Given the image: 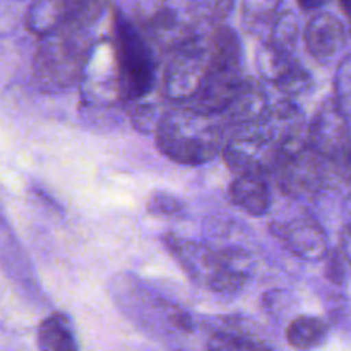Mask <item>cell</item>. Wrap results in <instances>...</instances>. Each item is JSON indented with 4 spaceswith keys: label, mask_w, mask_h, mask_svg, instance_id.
<instances>
[{
    "label": "cell",
    "mask_w": 351,
    "mask_h": 351,
    "mask_svg": "<svg viewBox=\"0 0 351 351\" xmlns=\"http://www.w3.org/2000/svg\"><path fill=\"white\" fill-rule=\"evenodd\" d=\"M110 295L119 312L149 338L182 346L197 332L199 322L184 305L161 295L134 274L113 276Z\"/></svg>",
    "instance_id": "1"
},
{
    "label": "cell",
    "mask_w": 351,
    "mask_h": 351,
    "mask_svg": "<svg viewBox=\"0 0 351 351\" xmlns=\"http://www.w3.org/2000/svg\"><path fill=\"white\" fill-rule=\"evenodd\" d=\"M161 242L189 280L213 293H240L252 280L254 259L242 247L216 249L177 233H167Z\"/></svg>",
    "instance_id": "2"
},
{
    "label": "cell",
    "mask_w": 351,
    "mask_h": 351,
    "mask_svg": "<svg viewBox=\"0 0 351 351\" xmlns=\"http://www.w3.org/2000/svg\"><path fill=\"white\" fill-rule=\"evenodd\" d=\"M161 154L185 167H201L221 154L225 123L221 117L178 103L165 110L154 127Z\"/></svg>",
    "instance_id": "3"
},
{
    "label": "cell",
    "mask_w": 351,
    "mask_h": 351,
    "mask_svg": "<svg viewBox=\"0 0 351 351\" xmlns=\"http://www.w3.org/2000/svg\"><path fill=\"white\" fill-rule=\"evenodd\" d=\"M95 41V27L77 24L40 36L33 57V77L40 91L62 93L77 86Z\"/></svg>",
    "instance_id": "4"
},
{
    "label": "cell",
    "mask_w": 351,
    "mask_h": 351,
    "mask_svg": "<svg viewBox=\"0 0 351 351\" xmlns=\"http://www.w3.org/2000/svg\"><path fill=\"white\" fill-rule=\"evenodd\" d=\"M110 40L119 74L122 105L146 98L158 79L156 48L139 24L119 9H113Z\"/></svg>",
    "instance_id": "5"
},
{
    "label": "cell",
    "mask_w": 351,
    "mask_h": 351,
    "mask_svg": "<svg viewBox=\"0 0 351 351\" xmlns=\"http://www.w3.org/2000/svg\"><path fill=\"white\" fill-rule=\"evenodd\" d=\"M226 167L235 173H257L269 177L285 156L281 144L266 120L247 125L225 127L221 146Z\"/></svg>",
    "instance_id": "6"
},
{
    "label": "cell",
    "mask_w": 351,
    "mask_h": 351,
    "mask_svg": "<svg viewBox=\"0 0 351 351\" xmlns=\"http://www.w3.org/2000/svg\"><path fill=\"white\" fill-rule=\"evenodd\" d=\"M307 146L346 184L351 180L350 117L328 98L307 123Z\"/></svg>",
    "instance_id": "7"
},
{
    "label": "cell",
    "mask_w": 351,
    "mask_h": 351,
    "mask_svg": "<svg viewBox=\"0 0 351 351\" xmlns=\"http://www.w3.org/2000/svg\"><path fill=\"white\" fill-rule=\"evenodd\" d=\"M208 31L209 27L197 31L170 53L161 79L163 95L170 101L187 103L201 88L209 67Z\"/></svg>",
    "instance_id": "8"
},
{
    "label": "cell",
    "mask_w": 351,
    "mask_h": 351,
    "mask_svg": "<svg viewBox=\"0 0 351 351\" xmlns=\"http://www.w3.org/2000/svg\"><path fill=\"white\" fill-rule=\"evenodd\" d=\"M273 177L281 194L291 199H312L343 184L307 144L293 153L285 154Z\"/></svg>",
    "instance_id": "9"
},
{
    "label": "cell",
    "mask_w": 351,
    "mask_h": 351,
    "mask_svg": "<svg viewBox=\"0 0 351 351\" xmlns=\"http://www.w3.org/2000/svg\"><path fill=\"white\" fill-rule=\"evenodd\" d=\"M77 86L81 89V98L84 105H122L119 74H117L115 57H113L110 36L99 38V40L96 38Z\"/></svg>",
    "instance_id": "10"
},
{
    "label": "cell",
    "mask_w": 351,
    "mask_h": 351,
    "mask_svg": "<svg viewBox=\"0 0 351 351\" xmlns=\"http://www.w3.org/2000/svg\"><path fill=\"white\" fill-rule=\"evenodd\" d=\"M271 233L285 245V249L307 263L324 261L329 252L328 235L321 223L312 215H298L287 219H274Z\"/></svg>",
    "instance_id": "11"
},
{
    "label": "cell",
    "mask_w": 351,
    "mask_h": 351,
    "mask_svg": "<svg viewBox=\"0 0 351 351\" xmlns=\"http://www.w3.org/2000/svg\"><path fill=\"white\" fill-rule=\"evenodd\" d=\"M348 31L338 16L317 10L304 29V43L317 64L328 65L338 58L346 45Z\"/></svg>",
    "instance_id": "12"
},
{
    "label": "cell",
    "mask_w": 351,
    "mask_h": 351,
    "mask_svg": "<svg viewBox=\"0 0 351 351\" xmlns=\"http://www.w3.org/2000/svg\"><path fill=\"white\" fill-rule=\"evenodd\" d=\"M208 331L206 348L213 351H243V350H271L273 345L261 338L257 329L243 317L223 315L215 317L211 324H206Z\"/></svg>",
    "instance_id": "13"
},
{
    "label": "cell",
    "mask_w": 351,
    "mask_h": 351,
    "mask_svg": "<svg viewBox=\"0 0 351 351\" xmlns=\"http://www.w3.org/2000/svg\"><path fill=\"white\" fill-rule=\"evenodd\" d=\"M269 106L271 98L266 88L257 79L245 75L219 117L225 127L247 125L261 122L269 112Z\"/></svg>",
    "instance_id": "14"
},
{
    "label": "cell",
    "mask_w": 351,
    "mask_h": 351,
    "mask_svg": "<svg viewBox=\"0 0 351 351\" xmlns=\"http://www.w3.org/2000/svg\"><path fill=\"white\" fill-rule=\"evenodd\" d=\"M228 195L235 208L254 218L267 215L273 206V191L264 175L237 173L230 184Z\"/></svg>",
    "instance_id": "15"
},
{
    "label": "cell",
    "mask_w": 351,
    "mask_h": 351,
    "mask_svg": "<svg viewBox=\"0 0 351 351\" xmlns=\"http://www.w3.org/2000/svg\"><path fill=\"white\" fill-rule=\"evenodd\" d=\"M36 343L38 348L43 351H75L79 348L74 326L64 312H53L40 322Z\"/></svg>",
    "instance_id": "16"
},
{
    "label": "cell",
    "mask_w": 351,
    "mask_h": 351,
    "mask_svg": "<svg viewBox=\"0 0 351 351\" xmlns=\"http://www.w3.org/2000/svg\"><path fill=\"white\" fill-rule=\"evenodd\" d=\"M328 335V322L315 315H298L287 328V341L295 350L319 348L324 345Z\"/></svg>",
    "instance_id": "17"
},
{
    "label": "cell",
    "mask_w": 351,
    "mask_h": 351,
    "mask_svg": "<svg viewBox=\"0 0 351 351\" xmlns=\"http://www.w3.org/2000/svg\"><path fill=\"white\" fill-rule=\"evenodd\" d=\"M297 62L298 58L295 57V51L281 50L267 40L263 41L256 51V67L264 81L276 82Z\"/></svg>",
    "instance_id": "18"
},
{
    "label": "cell",
    "mask_w": 351,
    "mask_h": 351,
    "mask_svg": "<svg viewBox=\"0 0 351 351\" xmlns=\"http://www.w3.org/2000/svg\"><path fill=\"white\" fill-rule=\"evenodd\" d=\"M283 0H243L242 26L249 34H263L280 14Z\"/></svg>",
    "instance_id": "19"
},
{
    "label": "cell",
    "mask_w": 351,
    "mask_h": 351,
    "mask_svg": "<svg viewBox=\"0 0 351 351\" xmlns=\"http://www.w3.org/2000/svg\"><path fill=\"white\" fill-rule=\"evenodd\" d=\"M26 27L36 36L50 33L64 24L60 0H34L26 14Z\"/></svg>",
    "instance_id": "20"
},
{
    "label": "cell",
    "mask_w": 351,
    "mask_h": 351,
    "mask_svg": "<svg viewBox=\"0 0 351 351\" xmlns=\"http://www.w3.org/2000/svg\"><path fill=\"white\" fill-rule=\"evenodd\" d=\"M274 88L278 89L280 98L290 99V101L300 103L302 99L307 98L315 88L314 77L311 72L300 64V60L287 72L281 75L276 82H273Z\"/></svg>",
    "instance_id": "21"
},
{
    "label": "cell",
    "mask_w": 351,
    "mask_h": 351,
    "mask_svg": "<svg viewBox=\"0 0 351 351\" xmlns=\"http://www.w3.org/2000/svg\"><path fill=\"white\" fill-rule=\"evenodd\" d=\"M64 24L95 27L106 12L108 0H60Z\"/></svg>",
    "instance_id": "22"
},
{
    "label": "cell",
    "mask_w": 351,
    "mask_h": 351,
    "mask_svg": "<svg viewBox=\"0 0 351 351\" xmlns=\"http://www.w3.org/2000/svg\"><path fill=\"white\" fill-rule=\"evenodd\" d=\"M235 0H189L187 12L202 27L223 24L232 14Z\"/></svg>",
    "instance_id": "23"
},
{
    "label": "cell",
    "mask_w": 351,
    "mask_h": 351,
    "mask_svg": "<svg viewBox=\"0 0 351 351\" xmlns=\"http://www.w3.org/2000/svg\"><path fill=\"white\" fill-rule=\"evenodd\" d=\"M298 34H300V21H298L297 14L287 10V12L278 14L276 19L273 21L269 27V38L273 45L278 48L287 51H295L298 41Z\"/></svg>",
    "instance_id": "24"
},
{
    "label": "cell",
    "mask_w": 351,
    "mask_h": 351,
    "mask_svg": "<svg viewBox=\"0 0 351 351\" xmlns=\"http://www.w3.org/2000/svg\"><path fill=\"white\" fill-rule=\"evenodd\" d=\"M127 117H129L130 123H132L134 129L141 134H151L154 132V127H156L158 119H160L161 113L158 112L156 105L149 101H144L143 99H136V101H130L125 105Z\"/></svg>",
    "instance_id": "25"
},
{
    "label": "cell",
    "mask_w": 351,
    "mask_h": 351,
    "mask_svg": "<svg viewBox=\"0 0 351 351\" xmlns=\"http://www.w3.org/2000/svg\"><path fill=\"white\" fill-rule=\"evenodd\" d=\"M147 213L160 218H182L185 213V204L182 199L171 192L154 191L147 199Z\"/></svg>",
    "instance_id": "26"
},
{
    "label": "cell",
    "mask_w": 351,
    "mask_h": 351,
    "mask_svg": "<svg viewBox=\"0 0 351 351\" xmlns=\"http://www.w3.org/2000/svg\"><path fill=\"white\" fill-rule=\"evenodd\" d=\"M332 99L346 115L351 117V53L343 57L336 67Z\"/></svg>",
    "instance_id": "27"
},
{
    "label": "cell",
    "mask_w": 351,
    "mask_h": 351,
    "mask_svg": "<svg viewBox=\"0 0 351 351\" xmlns=\"http://www.w3.org/2000/svg\"><path fill=\"white\" fill-rule=\"evenodd\" d=\"M326 261H328V264H326V274H328V278L332 283L341 285L343 281H345L346 273V263L345 259H343L341 252H339V250H336V252H328Z\"/></svg>",
    "instance_id": "28"
},
{
    "label": "cell",
    "mask_w": 351,
    "mask_h": 351,
    "mask_svg": "<svg viewBox=\"0 0 351 351\" xmlns=\"http://www.w3.org/2000/svg\"><path fill=\"white\" fill-rule=\"evenodd\" d=\"M339 252H341L346 266L351 269V232L346 228H343L341 235H339Z\"/></svg>",
    "instance_id": "29"
},
{
    "label": "cell",
    "mask_w": 351,
    "mask_h": 351,
    "mask_svg": "<svg viewBox=\"0 0 351 351\" xmlns=\"http://www.w3.org/2000/svg\"><path fill=\"white\" fill-rule=\"evenodd\" d=\"M331 0H297L300 9L307 10V12H317L322 7H326Z\"/></svg>",
    "instance_id": "30"
},
{
    "label": "cell",
    "mask_w": 351,
    "mask_h": 351,
    "mask_svg": "<svg viewBox=\"0 0 351 351\" xmlns=\"http://www.w3.org/2000/svg\"><path fill=\"white\" fill-rule=\"evenodd\" d=\"M343 223H345L343 228L350 230L351 232V194H348V197L343 202Z\"/></svg>",
    "instance_id": "31"
},
{
    "label": "cell",
    "mask_w": 351,
    "mask_h": 351,
    "mask_svg": "<svg viewBox=\"0 0 351 351\" xmlns=\"http://www.w3.org/2000/svg\"><path fill=\"white\" fill-rule=\"evenodd\" d=\"M339 3H341L343 12H345L346 17H348V21H350V29H351V0H339Z\"/></svg>",
    "instance_id": "32"
}]
</instances>
